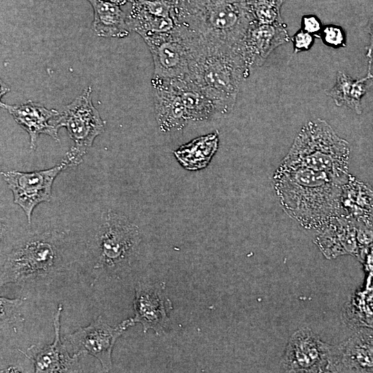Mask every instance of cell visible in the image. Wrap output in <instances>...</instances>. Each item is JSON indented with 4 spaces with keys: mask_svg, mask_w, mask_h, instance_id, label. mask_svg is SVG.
Returning a JSON list of instances; mask_svg holds the SVG:
<instances>
[{
    "mask_svg": "<svg viewBox=\"0 0 373 373\" xmlns=\"http://www.w3.org/2000/svg\"><path fill=\"white\" fill-rule=\"evenodd\" d=\"M347 182L323 171L282 163L274 175V188L283 209L309 228L341 218V198Z\"/></svg>",
    "mask_w": 373,
    "mask_h": 373,
    "instance_id": "cell-1",
    "label": "cell"
},
{
    "mask_svg": "<svg viewBox=\"0 0 373 373\" xmlns=\"http://www.w3.org/2000/svg\"><path fill=\"white\" fill-rule=\"evenodd\" d=\"M191 37L187 77L210 97L220 116L229 114L250 70L238 47L210 43L194 32Z\"/></svg>",
    "mask_w": 373,
    "mask_h": 373,
    "instance_id": "cell-2",
    "label": "cell"
},
{
    "mask_svg": "<svg viewBox=\"0 0 373 373\" xmlns=\"http://www.w3.org/2000/svg\"><path fill=\"white\" fill-rule=\"evenodd\" d=\"M174 19L207 41L232 48L255 22L247 0H180Z\"/></svg>",
    "mask_w": 373,
    "mask_h": 373,
    "instance_id": "cell-3",
    "label": "cell"
},
{
    "mask_svg": "<svg viewBox=\"0 0 373 373\" xmlns=\"http://www.w3.org/2000/svg\"><path fill=\"white\" fill-rule=\"evenodd\" d=\"M64 234L48 231L18 241L1 266L0 285H25L51 278L65 265Z\"/></svg>",
    "mask_w": 373,
    "mask_h": 373,
    "instance_id": "cell-4",
    "label": "cell"
},
{
    "mask_svg": "<svg viewBox=\"0 0 373 373\" xmlns=\"http://www.w3.org/2000/svg\"><path fill=\"white\" fill-rule=\"evenodd\" d=\"M350 153L348 142L325 120L316 119L302 127L281 163L323 171L347 182Z\"/></svg>",
    "mask_w": 373,
    "mask_h": 373,
    "instance_id": "cell-5",
    "label": "cell"
},
{
    "mask_svg": "<svg viewBox=\"0 0 373 373\" xmlns=\"http://www.w3.org/2000/svg\"><path fill=\"white\" fill-rule=\"evenodd\" d=\"M140 242L136 224L124 215L107 211L95 239L94 269L113 279L124 276L131 270Z\"/></svg>",
    "mask_w": 373,
    "mask_h": 373,
    "instance_id": "cell-6",
    "label": "cell"
},
{
    "mask_svg": "<svg viewBox=\"0 0 373 373\" xmlns=\"http://www.w3.org/2000/svg\"><path fill=\"white\" fill-rule=\"evenodd\" d=\"M59 128H66L75 143L65 160L70 166L82 163L95 139L105 129V122L92 102V88L88 86L70 104L66 105L55 121Z\"/></svg>",
    "mask_w": 373,
    "mask_h": 373,
    "instance_id": "cell-7",
    "label": "cell"
},
{
    "mask_svg": "<svg viewBox=\"0 0 373 373\" xmlns=\"http://www.w3.org/2000/svg\"><path fill=\"white\" fill-rule=\"evenodd\" d=\"M152 55L154 78L177 79L188 75L191 45L188 30L176 24L170 31L143 37Z\"/></svg>",
    "mask_w": 373,
    "mask_h": 373,
    "instance_id": "cell-8",
    "label": "cell"
},
{
    "mask_svg": "<svg viewBox=\"0 0 373 373\" xmlns=\"http://www.w3.org/2000/svg\"><path fill=\"white\" fill-rule=\"evenodd\" d=\"M70 166L64 159L53 167L30 172L15 170L1 172V175L13 195V202L26 214L31 223L34 209L40 203L49 202L55 179L64 170Z\"/></svg>",
    "mask_w": 373,
    "mask_h": 373,
    "instance_id": "cell-9",
    "label": "cell"
},
{
    "mask_svg": "<svg viewBox=\"0 0 373 373\" xmlns=\"http://www.w3.org/2000/svg\"><path fill=\"white\" fill-rule=\"evenodd\" d=\"M132 318L124 320L113 327L99 316L88 325L80 327L64 336V343L73 354H90L96 358L106 372L112 369L111 354L119 337L131 326Z\"/></svg>",
    "mask_w": 373,
    "mask_h": 373,
    "instance_id": "cell-10",
    "label": "cell"
},
{
    "mask_svg": "<svg viewBox=\"0 0 373 373\" xmlns=\"http://www.w3.org/2000/svg\"><path fill=\"white\" fill-rule=\"evenodd\" d=\"M332 348L309 328H300L289 338L280 368L285 372H328Z\"/></svg>",
    "mask_w": 373,
    "mask_h": 373,
    "instance_id": "cell-11",
    "label": "cell"
},
{
    "mask_svg": "<svg viewBox=\"0 0 373 373\" xmlns=\"http://www.w3.org/2000/svg\"><path fill=\"white\" fill-rule=\"evenodd\" d=\"M165 283H138L135 286L133 323H140L143 332L153 329L158 335L166 333L169 313L173 309L171 300L165 294Z\"/></svg>",
    "mask_w": 373,
    "mask_h": 373,
    "instance_id": "cell-12",
    "label": "cell"
},
{
    "mask_svg": "<svg viewBox=\"0 0 373 373\" xmlns=\"http://www.w3.org/2000/svg\"><path fill=\"white\" fill-rule=\"evenodd\" d=\"M287 25L282 21L274 23L254 22L238 46L247 68L261 66L278 46L289 42Z\"/></svg>",
    "mask_w": 373,
    "mask_h": 373,
    "instance_id": "cell-13",
    "label": "cell"
},
{
    "mask_svg": "<svg viewBox=\"0 0 373 373\" xmlns=\"http://www.w3.org/2000/svg\"><path fill=\"white\" fill-rule=\"evenodd\" d=\"M373 372V329L360 328L332 346L328 372Z\"/></svg>",
    "mask_w": 373,
    "mask_h": 373,
    "instance_id": "cell-14",
    "label": "cell"
},
{
    "mask_svg": "<svg viewBox=\"0 0 373 373\" xmlns=\"http://www.w3.org/2000/svg\"><path fill=\"white\" fill-rule=\"evenodd\" d=\"M155 119L163 133L178 131L189 123L185 107L173 79H151Z\"/></svg>",
    "mask_w": 373,
    "mask_h": 373,
    "instance_id": "cell-15",
    "label": "cell"
},
{
    "mask_svg": "<svg viewBox=\"0 0 373 373\" xmlns=\"http://www.w3.org/2000/svg\"><path fill=\"white\" fill-rule=\"evenodd\" d=\"M63 307L59 304L53 316V343L43 347L32 345L24 355L33 363L35 372L56 373L73 372L77 364L78 354L69 355L68 347L60 337V317Z\"/></svg>",
    "mask_w": 373,
    "mask_h": 373,
    "instance_id": "cell-16",
    "label": "cell"
},
{
    "mask_svg": "<svg viewBox=\"0 0 373 373\" xmlns=\"http://www.w3.org/2000/svg\"><path fill=\"white\" fill-rule=\"evenodd\" d=\"M0 105L28 133L31 150H36L40 134L48 135L55 141L59 142V128L56 123L50 122L52 119L60 115L55 109H48L41 104L31 100L14 105L1 102Z\"/></svg>",
    "mask_w": 373,
    "mask_h": 373,
    "instance_id": "cell-17",
    "label": "cell"
},
{
    "mask_svg": "<svg viewBox=\"0 0 373 373\" xmlns=\"http://www.w3.org/2000/svg\"><path fill=\"white\" fill-rule=\"evenodd\" d=\"M92 6L94 19L92 28L99 37L124 38L130 35L126 14L119 5L103 0H87Z\"/></svg>",
    "mask_w": 373,
    "mask_h": 373,
    "instance_id": "cell-18",
    "label": "cell"
},
{
    "mask_svg": "<svg viewBox=\"0 0 373 373\" xmlns=\"http://www.w3.org/2000/svg\"><path fill=\"white\" fill-rule=\"evenodd\" d=\"M173 79L190 122H207L220 116L213 102L187 76Z\"/></svg>",
    "mask_w": 373,
    "mask_h": 373,
    "instance_id": "cell-19",
    "label": "cell"
},
{
    "mask_svg": "<svg viewBox=\"0 0 373 373\" xmlns=\"http://www.w3.org/2000/svg\"><path fill=\"white\" fill-rule=\"evenodd\" d=\"M219 145L218 132L198 137L173 151L179 164L189 171L206 168L216 153Z\"/></svg>",
    "mask_w": 373,
    "mask_h": 373,
    "instance_id": "cell-20",
    "label": "cell"
},
{
    "mask_svg": "<svg viewBox=\"0 0 373 373\" xmlns=\"http://www.w3.org/2000/svg\"><path fill=\"white\" fill-rule=\"evenodd\" d=\"M373 81V74L367 70L365 77L354 79L349 75L338 71L334 85L326 90L338 106H345L357 114L362 113L361 99L369 87V82Z\"/></svg>",
    "mask_w": 373,
    "mask_h": 373,
    "instance_id": "cell-21",
    "label": "cell"
},
{
    "mask_svg": "<svg viewBox=\"0 0 373 373\" xmlns=\"http://www.w3.org/2000/svg\"><path fill=\"white\" fill-rule=\"evenodd\" d=\"M128 3L131 4L126 14L128 25L131 31L137 32L142 38L151 34L170 31L176 25L173 18L155 16L133 3Z\"/></svg>",
    "mask_w": 373,
    "mask_h": 373,
    "instance_id": "cell-22",
    "label": "cell"
},
{
    "mask_svg": "<svg viewBox=\"0 0 373 373\" xmlns=\"http://www.w3.org/2000/svg\"><path fill=\"white\" fill-rule=\"evenodd\" d=\"M285 0H247L249 9L258 23L282 21L280 9Z\"/></svg>",
    "mask_w": 373,
    "mask_h": 373,
    "instance_id": "cell-23",
    "label": "cell"
},
{
    "mask_svg": "<svg viewBox=\"0 0 373 373\" xmlns=\"http://www.w3.org/2000/svg\"><path fill=\"white\" fill-rule=\"evenodd\" d=\"M23 300L21 298L14 299L0 297L1 327L6 325H15L24 321L20 308Z\"/></svg>",
    "mask_w": 373,
    "mask_h": 373,
    "instance_id": "cell-24",
    "label": "cell"
},
{
    "mask_svg": "<svg viewBox=\"0 0 373 373\" xmlns=\"http://www.w3.org/2000/svg\"><path fill=\"white\" fill-rule=\"evenodd\" d=\"M320 38L327 46L338 48L346 47V35L342 27L328 24L323 27Z\"/></svg>",
    "mask_w": 373,
    "mask_h": 373,
    "instance_id": "cell-25",
    "label": "cell"
},
{
    "mask_svg": "<svg viewBox=\"0 0 373 373\" xmlns=\"http://www.w3.org/2000/svg\"><path fill=\"white\" fill-rule=\"evenodd\" d=\"M314 36L302 29L297 31L291 38L294 47V54L309 50L314 43Z\"/></svg>",
    "mask_w": 373,
    "mask_h": 373,
    "instance_id": "cell-26",
    "label": "cell"
},
{
    "mask_svg": "<svg viewBox=\"0 0 373 373\" xmlns=\"http://www.w3.org/2000/svg\"><path fill=\"white\" fill-rule=\"evenodd\" d=\"M321 20L314 15H306L301 19V29L314 37L320 38L323 29Z\"/></svg>",
    "mask_w": 373,
    "mask_h": 373,
    "instance_id": "cell-27",
    "label": "cell"
},
{
    "mask_svg": "<svg viewBox=\"0 0 373 373\" xmlns=\"http://www.w3.org/2000/svg\"><path fill=\"white\" fill-rule=\"evenodd\" d=\"M366 30L370 35L369 44L367 46V70H371L373 60V15L367 24Z\"/></svg>",
    "mask_w": 373,
    "mask_h": 373,
    "instance_id": "cell-28",
    "label": "cell"
},
{
    "mask_svg": "<svg viewBox=\"0 0 373 373\" xmlns=\"http://www.w3.org/2000/svg\"><path fill=\"white\" fill-rule=\"evenodd\" d=\"M103 1L113 3L119 6L124 5L128 2V0H103Z\"/></svg>",
    "mask_w": 373,
    "mask_h": 373,
    "instance_id": "cell-29",
    "label": "cell"
},
{
    "mask_svg": "<svg viewBox=\"0 0 373 373\" xmlns=\"http://www.w3.org/2000/svg\"><path fill=\"white\" fill-rule=\"evenodd\" d=\"M19 372L20 371L13 366H10L7 369L1 371V372Z\"/></svg>",
    "mask_w": 373,
    "mask_h": 373,
    "instance_id": "cell-30",
    "label": "cell"
},
{
    "mask_svg": "<svg viewBox=\"0 0 373 373\" xmlns=\"http://www.w3.org/2000/svg\"><path fill=\"white\" fill-rule=\"evenodd\" d=\"M128 1H129V0H128Z\"/></svg>",
    "mask_w": 373,
    "mask_h": 373,
    "instance_id": "cell-31",
    "label": "cell"
}]
</instances>
